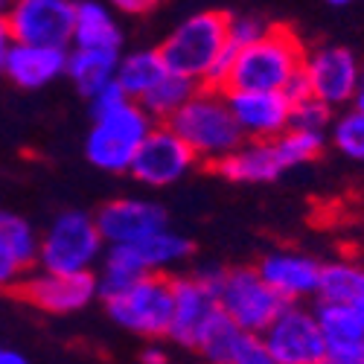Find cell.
<instances>
[{"label":"cell","instance_id":"obj_1","mask_svg":"<svg viewBox=\"0 0 364 364\" xmlns=\"http://www.w3.org/2000/svg\"><path fill=\"white\" fill-rule=\"evenodd\" d=\"M303 62H306L303 41L289 26L271 23V29L257 44L236 50L225 94H236V90H277L283 94L289 82L303 70Z\"/></svg>","mask_w":364,"mask_h":364},{"label":"cell","instance_id":"obj_2","mask_svg":"<svg viewBox=\"0 0 364 364\" xmlns=\"http://www.w3.org/2000/svg\"><path fill=\"white\" fill-rule=\"evenodd\" d=\"M166 126L190 146L196 161H204L210 166L222 164L245 143L230 114L228 94L219 87H198Z\"/></svg>","mask_w":364,"mask_h":364},{"label":"cell","instance_id":"obj_3","mask_svg":"<svg viewBox=\"0 0 364 364\" xmlns=\"http://www.w3.org/2000/svg\"><path fill=\"white\" fill-rule=\"evenodd\" d=\"M228 12L204 9L181 21L158 47L169 73L187 79L198 87L210 85L219 58L230 47L228 41Z\"/></svg>","mask_w":364,"mask_h":364},{"label":"cell","instance_id":"obj_4","mask_svg":"<svg viewBox=\"0 0 364 364\" xmlns=\"http://www.w3.org/2000/svg\"><path fill=\"white\" fill-rule=\"evenodd\" d=\"M105 257V242L94 216L68 210L38 236V268L47 274H94Z\"/></svg>","mask_w":364,"mask_h":364},{"label":"cell","instance_id":"obj_5","mask_svg":"<svg viewBox=\"0 0 364 364\" xmlns=\"http://www.w3.org/2000/svg\"><path fill=\"white\" fill-rule=\"evenodd\" d=\"M151 129L155 123L137 102H126L108 114H100L94 117V126L85 137V158L111 175L129 172Z\"/></svg>","mask_w":364,"mask_h":364},{"label":"cell","instance_id":"obj_6","mask_svg":"<svg viewBox=\"0 0 364 364\" xmlns=\"http://www.w3.org/2000/svg\"><path fill=\"white\" fill-rule=\"evenodd\" d=\"M216 303L219 312L248 336H262L271 321L286 309V303L268 289L259 271L251 265L222 268V277L216 283Z\"/></svg>","mask_w":364,"mask_h":364},{"label":"cell","instance_id":"obj_7","mask_svg":"<svg viewBox=\"0 0 364 364\" xmlns=\"http://www.w3.org/2000/svg\"><path fill=\"white\" fill-rule=\"evenodd\" d=\"M105 312L117 326H123L143 338H164L169 336L172 321V277L169 274H149L123 289L119 294L102 300Z\"/></svg>","mask_w":364,"mask_h":364},{"label":"cell","instance_id":"obj_8","mask_svg":"<svg viewBox=\"0 0 364 364\" xmlns=\"http://www.w3.org/2000/svg\"><path fill=\"white\" fill-rule=\"evenodd\" d=\"M219 277L222 268H198L193 274L172 277V321L166 338L196 350L207 323L219 315V303H216Z\"/></svg>","mask_w":364,"mask_h":364},{"label":"cell","instance_id":"obj_9","mask_svg":"<svg viewBox=\"0 0 364 364\" xmlns=\"http://www.w3.org/2000/svg\"><path fill=\"white\" fill-rule=\"evenodd\" d=\"M105 248H132L140 242L169 230V213L161 201L126 196L105 201L94 216Z\"/></svg>","mask_w":364,"mask_h":364},{"label":"cell","instance_id":"obj_10","mask_svg":"<svg viewBox=\"0 0 364 364\" xmlns=\"http://www.w3.org/2000/svg\"><path fill=\"white\" fill-rule=\"evenodd\" d=\"M274 364H326V344L315 309L286 306L259 336Z\"/></svg>","mask_w":364,"mask_h":364},{"label":"cell","instance_id":"obj_11","mask_svg":"<svg viewBox=\"0 0 364 364\" xmlns=\"http://www.w3.org/2000/svg\"><path fill=\"white\" fill-rule=\"evenodd\" d=\"M6 21L15 44L70 50L76 4L70 0H18L6 9Z\"/></svg>","mask_w":364,"mask_h":364},{"label":"cell","instance_id":"obj_12","mask_svg":"<svg viewBox=\"0 0 364 364\" xmlns=\"http://www.w3.org/2000/svg\"><path fill=\"white\" fill-rule=\"evenodd\" d=\"M303 79H306L312 100L323 102L326 108H341V105H353L355 90L364 76H361V65L353 50L318 47L306 53Z\"/></svg>","mask_w":364,"mask_h":364},{"label":"cell","instance_id":"obj_13","mask_svg":"<svg viewBox=\"0 0 364 364\" xmlns=\"http://www.w3.org/2000/svg\"><path fill=\"white\" fill-rule=\"evenodd\" d=\"M196 164L198 161L190 151V146L181 140L169 126H155L151 134L146 137V143L140 146L129 172L134 175V181H140L143 187L164 190V187L178 184L181 178H187Z\"/></svg>","mask_w":364,"mask_h":364},{"label":"cell","instance_id":"obj_14","mask_svg":"<svg viewBox=\"0 0 364 364\" xmlns=\"http://www.w3.org/2000/svg\"><path fill=\"white\" fill-rule=\"evenodd\" d=\"M228 102L248 143H271L291 129V102L277 90H236Z\"/></svg>","mask_w":364,"mask_h":364},{"label":"cell","instance_id":"obj_15","mask_svg":"<svg viewBox=\"0 0 364 364\" xmlns=\"http://www.w3.org/2000/svg\"><path fill=\"white\" fill-rule=\"evenodd\" d=\"M18 291L29 306L50 312V315L79 312L94 297H100L97 274H47V271L23 277Z\"/></svg>","mask_w":364,"mask_h":364},{"label":"cell","instance_id":"obj_16","mask_svg":"<svg viewBox=\"0 0 364 364\" xmlns=\"http://www.w3.org/2000/svg\"><path fill=\"white\" fill-rule=\"evenodd\" d=\"M259 277L268 283L286 306H300L306 297H318L321 262L300 251H271L257 265Z\"/></svg>","mask_w":364,"mask_h":364},{"label":"cell","instance_id":"obj_17","mask_svg":"<svg viewBox=\"0 0 364 364\" xmlns=\"http://www.w3.org/2000/svg\"><path fill=\"white\" fill-rule=\"evenodd\" d=\"M315 318L326 344V364H364V309L318 303Z\"/></svg>","mask_w":364,"mask_h":364},{"label":"cell","instance_id":"obj_18","mask_svg":"<svg viewBox=\"0 0 364 364\" xmlns=\"http://www.w3.org/2000/svg\"><path fill=\"white\" fill-rule=\"evenodd\" d=\"M68 53L70 50H62V47L15 44L12 53H9V58H6L4 76L12 85L23 87V90L47 87L58 76H65V70H68Z\"/></svg>","mask_w":364,"mask_h":364},{"label":"cell","instance_id":"obj_19","mask_svg":"<svg viewBox=\"0 0 364 364\" xmlns=\"http://www.w3.org/2000/svg\"><path fill=\"white\" fill-rule=\"evenodd\" d=\"M213 169L225 181H233V184H268V181L283 175L274 140L271 143H248L245 140L233 155H228Z\"/></svg>","mask_w":364,"mask_h":364},{"label":"cell","instance_id":"obj_20","mask_svg":"<svg viewBox=\"0 0 364 364\" xmlns=\"http://www.w3.org/2000/svg\"><path fill=\"white\" fill-rule=\"evenodd\" d=\"M73 47L76 50H114L123 47V26L111 6L97 0L76 4V23H73Z\"/></svg>","mask_w":364,"mask_h":364},{"label":"cell","instance_id":"obj_21","mask_svg":"<svg viewBox=\"0 0 364 364\" xmlns=\"http://www.w3.org/2000/svg\"><path fill=\"white\" fill-rule=\"evenodd\" d=\"M318 303L364 309V265L355 259H332L321 265Z\"/></svg>","mask_w":364,"mask_h":364},{"label":"cell","instance_id":"obj_22","mask_svg":"<svg viewBox=\"0 0 364 364\" xmlns=\"http://www.w3.org/2000/svg\"><path fill=\"white\" fill-rule=\"evenodd\" d=\"M117 65H119V53L114 50H76L73 47L68 53L65 76L90 100L117 79Z\"/></svg>","mask_w":364,"mask_h":364},{"label":"cell","instance_id":"obj_23","mask_svg":"<svg viewBox=\"0 0 364 364\" xmlns=\"http://www.w3.org/2000/svg\"><path fill=\"white\" fill-rule=\"evenodd\" d=\"M169 76V68L164 65L161 50H134L119 55L117 65V85L123 87V94L132 102H140L151 87H155L161 79Z\"/></svg>","mask_w":364,"mask_h":364},{"label":"cell","instance_id":"obj_24","mask_svg":"<svg viewBox=\"0 0 364 364\" xmlns=\"http://www.w3.org/2000/svg\"><path fill=\"white\" fill-rule=\"evenodd\" d=\"M132 257L143 277L166 274L169 268H178L181 262H187L193 257V242L175 230H164L158 236L140 242V245H132Z\"/></svg>","mask_w":364,"mask_h":364},{"label":"cell","instance_id":"obj_25","mask_svg":"<svg viewBox=\"0 0 364 364\" xmlns=\"http://www.w3.org/2000/svg\"><path fill=\"white\" fill-rule=\"evenodd\" d=\"M196 90H198V85L169 73L166 79H161L155 87H151L137 105L151 117V123L155 126H166L169 119L187 105V100L196 94Z\"/></svg>","mask_w":364,"mask_h":364},{"label":"cell","instance_id":"obj_26","mask_svg":"<svg viewBox=\"0 0 364 364\" xmlns=\"http://www.w3.org/2000/svg\"><path fill=\"white\" fill-rule=\"evenodd\" d=\"M251 336L248 332H242L239 326H233L222 312L207 323V329L201 332V338L196 344V350L201 353V358L207 364H233L239 350L245 347Z\"/></svg>","mask_w":364,"mask_h":364},{"label":"cell","instance_id":"obj_27","mask_svg":"<svg viewBox=\"0 0 364 364\" xmlns=\"http://www.w3.org/2000/svg\"><path fill=\"white\" fill-rule=\"evenodd\" d=\"M323 134H312V132H297V129H289L283 137L274 140V149H277V158H280V166L283 172L294 169V166H303L315 161L321 151H323Z\"/></svg>","mask_w":364,"mask_h":364},{"label":"cell","instance_id":"obj_28","mask_svg":"<svg viewBox=\"0 0 364 364\" xmlns=\"http://www.w3.org/2000/svg\"><path fill=\"white\" fill-rule=\"evenodd\" d=\"M0 236L6 239V245L12 248V254L21 259L26 271L38 262V233L26 219L0 210Z\"/></svg>","mask_w":364,"mask_h":364},{"label":"cell","instance_id":"obj_29","mask_svg":"<svg viewBox=\"0 0 364 364\" xmlns=\"http://www.w3.org/2000/svg\"><path fill=\"white\" fill-rule=\"evenodd\" d=\"M329 140L344 158L364 164V114L350 108L341 117H336L329 126Z\"/></svg>","mask_w":364,"mask_h":364},{"label":"cell","instance_id":"obj_30","mask_svg":"<svg viewBox=\"0 0 364 364\" xmlns=\"http://www.w3.org/2000/svg\"><path fill=\"white\" fill-rule=\"evenodd\" d=\"M332 108H326L318 100H303L297 105H291V129L297 132H312V134H323L326 126H332Z\"/></svg>","mask_w":364,"mask_h":364},{"label":"cell","instance_id":"obj_31","mask_svg":"<svg viewBox=\"0 0 364 364\" xmlns=\"http://www.w3.org/2000/svg\"><path fill=\"white\" fill-rule=\"evenodd\" d=\"M268 29H271V23L262 21L259 15H230L228 18V41L236 50H242V47L257 44Z\"/></svg>","mask_w":364,"mask_h":364},{"label":"cell","instance_id":"obj_32","mask_svg":"<svg viewBox=\"0 0 364 364\" xmlns=\"http://www.w3.org/2000/svg\"><path fill=\"white\" fill-rule=\"evenodd\" d=\"M26 277V268L21 265V259L12 254V248L6 245V239L0 236V289H18Z\"/></svg>","mask_w":364,"mask_h":364},{"label":"cell","instance_id":"obj_33","mask_svg":"<svg viewBox=\"0 0 364 364\" xmlns=\"http://www.w3.org/2000/svg\"><path fill=\"white\" fill-rule=\"evenodd\" d=\"M126 102H132V100L123 94V87H119L117 79H114L108 87L100 90L97 97H90V114L100 117V114H108V111H114V108H119V105H126Z\"/></svg>","mask_w":364,"mask_h":364},{"label":"cell","instance_id":"obj_34","mask_svg":"<svg viewBox=\"0 0 364 364\" xmlns=\"http://www.w3.org/2000/svg\"><path fill=\"white\" fill-rule=\"evenodd\" d=\"M6 9H9V6L0 4V73H4V68H6V58H9L12 47H15L12 29H9V21H6Z\"/></svg>","mask_w":364,"mask_h":364},{"label":"cell","instance_id":"obj_35","mask_svg":"<svg viewBox=\"0 0 364 364\" xmlns=\"http://www.w3.org/2000/svg\"><path fill=\"white\" fill-rule=\"evenodd\" d=\"M151 9H158V4H151V0H119L114 6L117 15H146Z\"/></svg>","mask_w":364,"mask_h":364},{"label":"cell","instance_id":"obj_36","mask_svg":"<svg viewBox=\"0 0 364 364\" xmlns=\"http://www.w3.org/2000/svg\"><path fill=\"white\" fill-rule=\"evenodd\" d=\"M140 364H169V353L164 350V347H146L143 353H140Z\"/></svg>","mask_w":364,"mask_h":364},{"label":"cell","instance_id":"obj_37","mask_svg":"<svg viewBox=\"0 0 364 364\" xmlns=\"http://www.w3.org/2000/svg\"><path fill=\"white\" fill-rule=\"evenodd\" d=\"M0 364H29L23 353L18 350H6V347H0Z\"/></svg>","mask_w":364,"mask_h":364},{"label":"cell","instance_id":"obj_38","mask_svg":"<svg viewBox=\"0 0 364 364\" xmlns=\"http://www.w3.org/2000/svg\"><path fill=\"white\" fill-rule=\"evenodd\" d=\"M353 111L364 114V79H361V85H358V90H355V100H353Z\"/></svg>","mask_w":364,"mask_h":364}]
</instances>
